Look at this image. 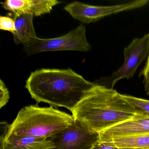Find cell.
<instances>
[{
    "label": "cell",
    "instance_id": "obj_11",
    "mask_svg": "<svg viewBox=\"0 0 149 149\" xmlns=\"http://www.w3.org/2000/svg\"><path fill=\"white\" fill-rule=\"evenodd\" d=\"M33 17L27 15H14L15 31L13 35L15 44L25 45L37 38L34 27Z\"/></svg>",
    "mask_w": 149,
    "mask_h": 149
},
{
    "label": "cell",
    "instance_id": "obj_12",
    "mask_svg": "<svg viewBox=\"0 0 149 149\" xmlns=\"http://www.w3.org/2000/svg\"><path fill=\"white\" fill-rule=\"evenodd\" d=\"M112 140L119 149H149V134L123 137Z\"/></svg>",
    "mask_w": 149,
    "mask_h": 149
},
{
    "label": "cell",
    "instance_id": "obj_5",
    "mask_svg": "<svg viewBox=\"0 0 149 149\" xmlns=\"http://www.w3.org/2000/svg\"><path fill=\"white\" fill-rule=\"evenodd\" d=\"M149 52V33L141 38H135L124 49L123 65L111 75L102 77L95 82L108 88L114 89L117 82L134 76L142 63L147 59Z\"/></svg>",
    "mask_w": 149,
    "mask_h": 149
},
{
    "label": "cell",
    "instance_id": "obj_15",
    "mask_svg": "<svg viewBox=\"0 0 149 149\" xmlns=\"http://www.w3.org/2000/svg\"><path fill=\"white\" fill-rule=\"evenodd\" d=\"M10 98V93L5 82L0 79V109L4 107L8 103Z\"/></svg>",
    "mask_w": 149,
    "mask_h": 149
},
{
    "label": "cell",
    "instance_id": "obj_13",
    "mask_svg": "<svg viewBox=\"0 0 149 149\" xmlns=\"http://www.w3.org/2000/svg\"><path fill=\"white\" fill-rule=\"evenodd\" d=\"M121 95L123 98L134 108L136 112V117L149 118V100L130 95Z\"/></svg>",
    "mask_w": 149,
    "mask_h": 149
},
{
    "label": "cell",
    "instance_id": "obj_17",
    "mask_svg": "<svg viewBox=\"0 0 149 149\" xmlns=\"http://www.w3.org/2000/svg\"><path fill=\"white\" fill-rule=\"evenodd\" d=\"M91 149H119L113 140L102 141L99 140Z\"/></svg>",
    "mask_w": 149,
    "mask_h": 149
},
{
    "label": "cell",
    "instance_id": "obj_10",
    "mask_svg": "<svg viewBox=\"0 0 149 149\" xmlns=\"http://www.w3.org/2000/svg\"><path fill=\"white\" fill-rule=\"evenodd\" d=\"M54 147L49 138L11 135L6 136L0 140V149H53Z\"/></svg>",
    "mask_w": 149,
    "mask_h": 149
},
{
    "label": "cell",
    "instance_id": "obj_16",
    "mask_svg": "<svg viewBox=\"0 0 149 149\" xmlns=\"http://www.w3.org/2000/svg\"><path fill=\"white\" fill-rule=\"evenodd\" d=\"M139 77H143L145 89L149 96V52L145 64L139 73Z\"/></svg>",
    "mask_w": 149,
    "mask_h": 149
},
{
    "label": "cell",
    "instance_id": "obj_1",
    "mask_svg": "<svg viewBox=\"0 0 149 149\" xmlns=\"http://www.w3.org/2000/svg\"><path fill=\"white\" fill-rule=\"evenodd\" d=\"M95 84L71 68H42L31 72L25 88L37 103L72 112Z\"/></svg>",
    "mask_w": 149,
    "mask_h": 149
},
{
    "label": "cell",
    "instance_id": "obj_2",
    "mask_svg": "<svg viewBox=\"0 0 149 149\" xmlns=\"http://www.w3.org/2000/svg\"><path fill=\"white\" fill-rule=\"evenodd\" d=\"M71 113L74 119L99 133L136 115L133 107L116 90L96 84Z\"/></svg>",
    "mask_w": 149,
    "mask_h": 149
},
{
    "label": "cell",
    "instance_id": "obj_4",
    "mask_svg": "<svg viewBox=\"0 0 149 149\" xmlns=\"http://www.w3.org/2000/svg\"><path fill=\"white\" fill-rule=\"evenodd\" d=\"M86 29L83 24L60 37L41 39L37 37L23 45L28 56L38 53L56 51H77L88 52L91 46L86 37Z\"/></svg>",
    "mask_w": 149,
    "mask_h": 149
},
{
    "label": "cell",
    "instance_id": "obj_8",
    "mask_svg": "<svg viewBox=\"0 0 149 149\" xmlns=\"http://www.w3.org/2000/svg\"><path fill=\"white\" fill-rule=\"evenodd\" d=\"M61 3L58 0H6L1 2L5 10L14 15H27L33 17L50 13L54 7Z\"/></svg>",
    "mask_w": 149,
    "mask_h": 149
},
{
    "label": "cell",
    "instance_id": "obj_3",
    "mask_svg": "<svg viewBox=\"0 0 149 149\" xmlns=\"http://www.w3.org/2000/svg\"><path fill=\"white\" fill-rule=\"evenodd\" d=\"M74 120L72 115L58 109L37 105L25 106L18 112L6 136L50 138L68 127Z\"/></svg>",
    "mask_w": 149,
    "mask_h": 149
},
{
    "label": "cell",
    "instance_id": "obj_7",
    "mask_svg": "<svg viewBox=\"0 0 149 149\" xmlns=\"http://www.w3.org/2000/svg\"><path fill=\"white\" fill-rule=\"evenodd\" d=\"M143 6L139 0L112 6H92L75 1L66 5L64 10L77 20L84 24L97 22L105 17Z\"/></svg>",
    "mask_w": 149,
    "mask_h": 149
},
{
    "label": "cell",
    "instance_id": "obj_9",
    "mask_svg": "<svg viewBox=\"0 0 149 149\" xmlns=\"http://www.w3.org/2000/svg\"><path fill=\"white\" fill-rule=\"evenodd\" d=\"M149 134V118L134 117L100 133V140L108 141L114 139Z\"/></svg>",
    "mask_w": 149,
    "mask_h": 149
},
{
    "label": "cell",
    "instance_id": "obj_6",
    "mask_svg": "<svg viewBox=\"0 0 149 149\" xmlns=\"http://www.w3.org/2000/svg\"><path fill=\"white\" fill-rule=\"evenodd\" d=\"M49 138L55 146L53 149H91L100 140V133L74 119L67 128Z\"/></svg>",
    "mask_w": 149,
    "mask_h": 149
},
{
    "label": "cell",
    "instance_id": "obj_14",
    "mask_svg": "<svg viewBox=\"0 0 149 149\" xmlns=\"http://www.w3.org/2000/svg\"><path fill=\"white\" fill-rule=\"evenodd\" d=\"M0 29L13 34L15 31V21L8 16H0Z\"/></svg>",
    "mask_w": 149,
    "mask_h": 149
}]
</instances>
